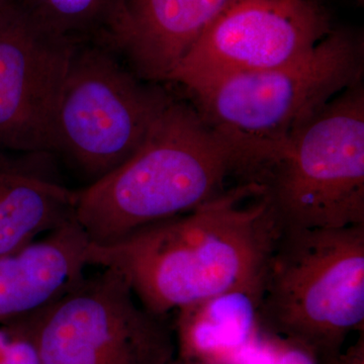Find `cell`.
I'll return each mask as SVG.
<instances>
[{"instance_id":"7","label":"cell","mask_w":364,"mask_h":364,"mask_svg":"<svg viewBox=\"0 0 364 364\" xmlns=\"http://www.w3.org/2000/svg\"><path fill=\"white\" fill-rule=\"evenodd\" d=\"M16 320L35 341L41 364H168L176 356L166 317L144 308L111 268Z\"/></svg>"},{"instance_id":"12","label":"cell","mask_w":364,"mask_h":364,"mask_svg":"<svg viewBox=\"0 0 364 364\" xmlns=\"http://www.w3.org/2000/svg\"><path fill=\"white\" fill-rule=\"evenodd\" d=\"M261 291L235 289L176 311V358L188 364H235L261 333Z\"/></svg>"},{"instance_id":"10","label":"cell","mask_w":364,"mask_h":364,"mask_svg":"<svg viewBox=\"0 0 364 364\" xmlns=\"http://www.w3.org/2000/svg\"><path fill=\"white\" fill-rule=\"evenodd\" d=\"M240 0H117L102 39L139 77L168 82L208 28Z\"/></svg>"},{"instance_id":"13","label":"cell","mask_w":364,"mask_h":364,"mask_svg":"<svg viewBox=\"0 0 364 364\" xmlns=\"http://www.w3.org/2000/svg\"><path fill=\"white\" fill-rule=\"evenodd\" d=\"M30 158L11 162L0 155V257L75 218L77 191L26 165Z\"/></svg>"},{"instance_id":"8","label":"cell","mask_w":364,"mask_h":364,"mask_svg":"<svg viewBox=\"0 0 364 364\" xmlns=\"http://www.w3.org/2000/svg\"><path fill=\"white\" fill-rule=\"evenodd\" d=\"M331 32L314 0H240L203 31L168 82L189 95L230 76L284 65Z\"/></svg>"},{"instance_id":"9","label":"cell","mask_w":364,"mask_h":364,"mask_svg":"<svg viewBox=\"0 0 364 364\" xmlns=\"http://www.w3.org/2000/svg\"><path fill=\"white\" fill-rule=\"evenodd\" d=\"M74 41L0 4V155L51 156L53 119Z\"/></svg>"},{"instance_id":"16","label":"cell","mask_w":364,"mask_h":364,"mask_svg":"<svg viewBox=\"0 0 364 364\" xmlns=\"http://www.w3.org/2000/svg\"><path fill=\"white\" fill-rule=\"evenodd\" d=\"M0 364H41L35 341L18 320L0 327Z\"/></svg>"},{"instance_id":"15","label":"cell","mask_w":364,"mask_h":364,"mask_svg":"<svg viewBox=\"0 0 364 364\" xmlns=\"http://www.w3.org/2000/svg\"><path fill=\"white\" fill-rule=\"evenodd\" d=\"M241 364H318L313 356L296 345L262 329L259 338Z\"/></svg>"},{"instance_id":"4","label":"cell","mask_w":364,"mask_h":364,"mask_svg":"<svg viewBox=\"0 0 364 364\" xmlns=\"http://www.w3.org/2000/svg\"><path fill=\"white\" fill-rule=\"evenodd\" d=\"M260 326L331 364L364 332V225L284 229L268 257Z\"/></svg>"},{"instance_id":"17","label":"cell","mask_w":364,"mask_h":364,"mask_svg":"<svg viewBox=\"0 0 364 364\" xmlns=\"http://www.w3.org/2000/svg\"><path fill=\"white\" fill-rule=\"evenodd\" d=\"M331 364H364V332L359 333L358 340L345 348Z\"/></svg>"},{"instance_id":"19","label":"cell","mask_w":364,"mask_h":364,"mask_svg":"<svg viewBox=\"0 0 364 364\" xmlns=\"http://www.w3.org/2000/svg\"><path fill=\"white\" fill-rule=\"evenodd\" d=\"M2 1H4V0H0V4H1Z\"/></svg>"},{"instance_id":"1","label":"cell","mask_w":364,"mask_h":364,"mask_svg":"<svg viewBox=\"0 0 364 364\" xmlns=\"http://www.w3.org/2000/svg\"><path fill=\"white\" fill-rule=\"evenodd\" d=\"M282 229L265 186L241 181L191 212L114 243H90L88 264L116 270L160 317L196 301L259 289Z\"/></svg>"},{"instance_id":"3","label":"cell","mask_w":364,"mask_h":364,"mask_svg":"<svg viewBox=\"0 0 364 364\" xmlns=\"http://www.w3.org/2000/svg\"><path fill=\"white\" fill-rule=\"evenodd\" d=\"M363 40L332 31L304 56L237 74L189 93L203 119L241 153L251 179L328 102L361 82Z\"/></svg>"},{"instance_id":"11","label":"cell","mask_w":364,"mask_h":364,"mask_svg":"<svg viewBox=\"0 0 364 364\" xmlns=\"http://www.w3.org/2000/svg\"><path fill=\"white\" fill-rule=\"evenodd\" d=\"M90 239L75 218L0 257V324L49 305L85 277Z\"/></svg>"},{"instance_id":"2","label":"cell","mask_w":364,"mask_h":364,"mask_svg":"<svg viewBox=\"0 0 364 364\" xmlns=\"http://www.w3.org/2000/svg\"><path fill=\"white\" fill-rule=\"evenodd\" d=\"M234 176L248 178L241 153L191 100L171 95L134 154L77 191L74 217L91 243H114L191 212Z\"/></svg>"},{"instance_id":"18","label":"cell","mask_w":364,"mask_h":364,"mask_svg":"<svg viewBox=\"0 0 364 364\" xmlns=\"http://www.w3.org/2000/svg\"><path fill=\"white\" fill-rule=\"evenodd\" d=\"M168 364H188V363H184V361H182L181 359L177 358L176 356V358H174L173 360H172L171 363H169Z\"/></svg>"},{"instance_id":"6","label":"cell","mask_w":364,"mask_h":364,"mask_svg":"<svg viewBox=\"0 0 364 364\" xmlns=\"http://www.w3.org/2000/svg\"><path fill=\"white\" fill-rule=\"evenodd\" d=\"M259 181L282 230L364 225L363 81L309 119Z\"/></svg>"},{"instance_id":"5","label":"cell","mask_w":364,"mask_h":364,"mask_svg":"<svg viewBox=\"0 0 364 364\" xmlns=\"http://www.w3.org/2000/svg\"><path fill=\"white\" fill-rule=\"evenodd\" d=\"M171 93L139 77L102 38L74 41L53 119L51 154L90 183L126 161Z\"/></svg>"},{"instance_id":"14","label":"cell","mask_w":364,"mask_h":364,"mask_svg":"<svg viewBox=\"0 0 364 364\" xmlns=\"http://www.w3.org/2000/svg\"><path fill=\"white\" fill-rule=\"evenodd\" d=\"M37 25L70 41L98 39L107 32L117 0H11Z\"/></svg>"},{"instance_id":"20","label":"cell","mask_w":364,"mask_h":364,"mask_svg":"<svg viewBox=\"0 0 364 364\" xmlns=\"http://www.w3.org/2000/svg\"><path fill=\"white\" fill-rule=\"evenodd\" d=\"M361 1H363V0H361Z\"/></svg>"}]
</instances>
